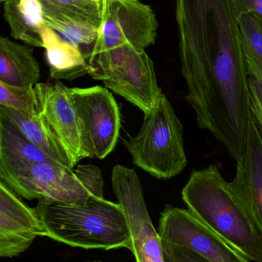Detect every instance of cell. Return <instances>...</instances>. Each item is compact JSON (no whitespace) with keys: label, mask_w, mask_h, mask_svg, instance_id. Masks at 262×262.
Listing matches in <instances>:
<instances>
[{"label":"cell","mask_w":262,"mask_h":262,"mask_svg":"<svg viewBox=\"0 0 262 262\" xmlns=\"http://www.w3.org/2000/svg\"><path fill=\"white\" fill-rule=\"evenodd\" d=\"M188 209L214 233L253 262H262V235L218 166L194 169L182 190Z\"/></svg>","instance_id":"1"},{"label":"cell","mask_w":262,"mask_h":262,"mask_svg":"<svg viewBox=\"0 0 262 262\" xmlns=\"http://www.w3.org/2000/svg\"><path fill=\"white\" fill-rule=\"evenodd\" d=\"M35 208L47 237L55 241L85 249L130 250V229L118 203L104 197H92L83 206L39 200Z\"/></svg>","instance_id":"2"},{"label":"cell","mask_w":262,"mask_h":262,"mask_svg":"<svg viewBox=\"0 0 262 262\" xmlns=\"http://www.w3.org/2000/svg\"><path fill=\"white\" fill-rule=\"evenodd\" d=\"M125 145L134 164L158 180L174 178L188 165L183 125L164 94L152 112L144 115L138 134Z\"/></svg>","instance_id":"3"},{"label":"cell","mask_w":262,"mask_h":262,"mask_svg":"<svg viewBox=\"0 0 262 262\" xmlns=\"http://www.w3.org/2000/svg\"><path fill=\"white\" fill-rule=\"evenodd\" d=\"M0 182L22 198L83 206L92 197L103 196L104 180L93 164L74 169L38 163L13 173L0 174Z\"/></svg>","instance_id":"4"},{"label":"cell","mask_w":262,"mask_h":262,"mask_svg":"<svg viewBox=\"0 0 262 262\" xmlns=\"http://www.w3.org/2000/svg\"><path fill=\"white\" fill-rule=\"evenodd\" d=\"M96 69L90 75L105 88L124 98L144 115L152 112L163 95L154 63L145 49L125 45L89 60Z\"/></svg>","instance_id":"5"},{"label":"cell","mask_w":262,"mask_h":262,"mask_svg":"<svg viewBox=\"0 0 262 262\" xmlns=\"http://www.w3.org/2000/svg\"><path fill=\"white\" fill-rule=\"evenodd\" d=\"M158 27L152 8L139 0H103L98 37L88 60L125 45L149 47L156 41Z\"/></svg>","instance_id":"6"},{"label":"cell","mask_w":262,"mask_h":262,"mask_svg":"<svg viewBox=\"0 0 262 262\" xmlns=\"http://www.w3.org/2000/svg\"><path fill=\"white\" fill-rule=\"evenodd\" d=\"M111 181L127 218L132 237L130 251L136 262H165L161 236L148 212L138 174L133 169L116 165L112 169Z\"/></svg>","instance_id":"7"},{"label":"cell","mask_w":262,"mask_h":262,"mask_svg":"<svg viewBox=\"0 0 262 262\" xmlns=\"http://www.w3.org/2000/svg\"><path fill=\"white\" fill-rule=\"evenodd\" d=\"M90 158L103 160L115 149L119 137L121 115L112 94L99 85L69 88Z\"/></svg>","instance_id":"8"},{"label":"cell","mask_w":262,"mask_h":262,"mask_svg":"<svg viewBox=\"0 0 262 262\" xmlns=\"http://www.w3.org/2000/svg\"><path fill=\"white\" fill-rule=\"evenodd\" d=\"M38 114L67 155L72 169L90 158L75 104L69 88L57 81L35 86Z\"/></svg>","instance_id":"9"},{"label":"cell","mask_w":262,"mask_h":262,"mask_svg":"<svg viewBox=\"0 0 262 262\" xmlns=\"http://www.w3.org/2000/svg\"><path fill=\"white\" fill-rule=\"evenodd\" d=\"M162 240L186 246L210 262H253L214 233L189 209L168 205L158 225Z\"/></svg>","instance_id":"10"},{"label":"cell","mask_w":262,"mask_h":262,"mask_svg":"<svg viewBox=\"0 0 262 262\" xmlns=\"http://www.w3.org/2000/svg\"><path fill=\"white\" fill-rule=\"evenodd\" d=\"M47 235L36 208L28 206L0 182V256H18L30 247L36 237Z\"/></svg>","instance_id":"11"},{"label":"cell","mask_w":262,"mask_h":262,"mask_svg":"<svg viewBox=\"0 0 262 262\" xmlns=\"http://www.w3.org/2000/svg\"><path fill=\"white\" fill-rule=\"evenodd\" d=\"M229 187L262 235V133L251 112L243 157Z\"/></svg>","instance_id":"12"},{"label":"cell","mask_w":262,"mask_h":262,"mask_svg":"<svg viewBox=\"0 0 262 262\" xmlns=\"http://www.w3.org/2000/svg\"><path fill=\"white\" fill-rule=\"evenodd\" d=\"M40 35L51 78L57 81H73L96 72L80 47L66 41L46 25Z\"/></svg>","instance_id":"13"},{"label":"cell","mask_w":262,"mask_h":262,"mask_svg":"<svg viewBox=\"0 0 262 262\" xmlns=\"http://www.w3.org/2000/svg\"><path fill=\"white\" fill-rule=\"evenodd\" d=\"M41 78L40 66L33 49L0 38V82L15 87H35Z\"/></svg>","instance_id":"14"},{"label":"cell","mask_w":262,"mask_h":262,"mask_svg":"<svg viewBox=\"0 0 262 262\" xmlns=\"http://www.w3.org/2000/svg\"><path fill=\"white\" fill-rule=\"evenodd\" d=\"M38 163L59 165L9 122L0 119V174L13 173Z\"/></svg>","instance_id":"15"},{"label":"cell","mask_w":262,"mask_h":262,"mask_svg":"<svg viewBox=\"0 0 262 262\" xmlns=\"http://www.w3.org/2000/svg\"><path fill=\"white\" fill-rule=\"evenodd\" d=\"M3 9L11 37L28 46L43 48L40 32L46 23L39 0H6Z\"/></svg>","instance_id":"16"},{"label":"cell","mask_w":262,"mask_h":262,"mask_svg":"<svg viewBox=\"0 0 262 262\" xmlns=\"http://www.w3.org/2000/svg\"><path fill=\"white\" fill-rule=\"evenodd\" d=\"M0 119L5 120L20 131L29 141L58 164L72 169L66 152L38 114L29 118L12 109L0 106Z\"/></svg>","instance_id":"17"},{"label":"cell","mask_w":262,"mask_h":262,"mask_svg":"<svg viewBox=\"0 0 262 262\" xmlns=\"http://www.w3.org/2000/svg\"><path fill=\"white\" fill-rule=\"evenodd\" d=\"M238 19L248 74L262 77V21L252 13L243 14Z\"/></svg>","instance_id":"18"},{"label":"cell","mask_w":262,"mask_h":262,"mask_svg":"<svg viewBox=\"0 0 262 262\" xmlns=\"http://www.w3.org/2000/svg\"><path fill=\"white\" fill-rule=\"evenodd\" d=\"M44 21L48 27L57 32L62 38L78 47L91 45L93 47L98 37L97 26L63 14L44 12Z\"/></svg>","instance_id":"19"},{"label":"cell","mask_w":262,"mask_h":262,"mask_svg":"<svg viewBox=\"0 0 262 262\" xmlns=\"http://www.w3.org/2000/svg\"><path fill=\"white\" fill-rule=\"evenodd\" d=\"M44 12L63 14L78 21L99 27L102 4L89 0H39Z\"/></svg>","instance_id":"20"},{"label":"cell","mask_w":262,"mask_h":262,"mask_svg":"<svg viewBox=\"0 0 262 262\" xmlns=\"http://www.w3.org/2000/svg\"><path fill=\"white\" fill-rule=\"evenodd\" d=\"M0 106L32 118L38 115L35 87L22 88L0 82Z\"/></svg>","instance_id":"21"},{"label":"cell","mask_w":262,"mask_h":262,"mask_svg":"<svg viewBox=\"0 0 262 262\" xmlns=\"http://www.w3.org/2000/svg\"><path fill=\"white\" fill-rule=\"evenodd\" d=\"M163 242L165 262H210L198 252L186 246Z\"/></svg>","instance_id":"22"},{"label":"cell","mask_w":262,"mask_h":262,"mask_svg":"<svg viewBox=\"0 0 262 262\" xmlns=\"http://www.w3.org/2000/svg\"><path fill=\"white\" fill-rule=\"evenodd\" d=\"M250 112L262 133V77L249 74Z\"/></svg>","instance_id":"23"},{"label":"cell","mask_w":262,"mask_h":262,"mask_svg":"<svg viewBox=\"0 0 262 262\" xmlns=\"http://www.w3.org/2000/svg\"><path fill=\"white\" fill-rule=\"evenodd\" d=\"M237 18L243 14L252 13L262 21V0H231Z\"/></svg>","instance_id":"24"},{"label":"cell","mask_w":262,"mask_h":262,"mask_svg":"<svg viewBox=\"0 0 262 262\" xmlns=\"http://www.w3.org/2000/svg\"><path fill=\"white\" fill-rule=\"evenodd\" d=\"M89 1L97 3V4H102V1H103V0H89Z\"/></svg>","instance_id":"25"},{"label":"cell","mask_w":262,"mask_h":262,"mask_svg":"<svg viewBox=\"0 0 262 262\" xmlns=\"http://www.w3.org/2000/svg\"><path fill=\"white\" fill-rule=\"evenodd\" d=\"M0 1H1V3H5V2H6V0H0Z\"/></svg>","instance_id":"26"},{"label":"cell","mask_w":262,"mask_h":262,"mask_svg":"<svg viewBox=\"0 0 262 262\" xmlns=\"http://www.w3.org/2000/svg\"><path fill=\"white\" fill-rule=\"evenodd\" d=\"M87 262H101V261H87Z\"/></svg>","instance_id":"27"}]
</instances>
